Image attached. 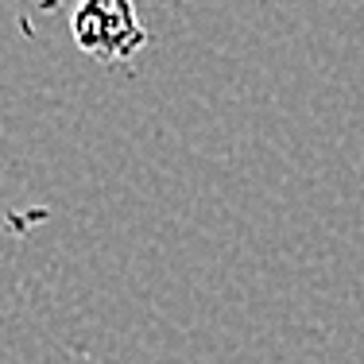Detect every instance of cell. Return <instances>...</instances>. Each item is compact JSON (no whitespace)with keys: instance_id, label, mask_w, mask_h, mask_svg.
<instances>
[{"instance_id":"1","label":"cell","mask_w":364,"mask_h":364,"mask_svg":"<svg viewBox=\"0 0 364 364\" xmlns=\"http://www.w3.org/2000/svg\"><path fill=\"white\" fill-rule=\"evenodd\" d=\"M74 43L101 63H128L147 47V31L132 0H77L70 16Z\"/></svg>"}]
</instances>
